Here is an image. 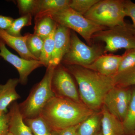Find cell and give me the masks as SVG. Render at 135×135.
Returning a JSON list of instances; mask_svg holds the SVG:
<instances>
[{
  "label": "cell",
  "mask_w": 135,
  "mask_h": 135,
  "mask_svg": "<svg viewBox=\"0 0 135 135\" xmlns=\"http://www.w3.org/2000/svg\"><path fill=\"white\" fill-rule=\"evenodd\" d=\"M101 111L95 112L80 123L77 130V135H97L101 130Z\"/></svg>",
  "instance_id": "cell-17"
},
{
  "label": "cell",
  "mask_w": 135,
  "mask_h": 135,
  "mask_svg": "<svg viewBox=\"0 0 135 135\" xmlns=\"http://www.w3.org/2000/svg\"><path fill=\"white\" fill-rule=\"evenodd\" d=\"M56 29L44 40L43 47L39 58V60L42 63L44 66L47 68L50 65L51 57L54 51Z\"/></svg>",
  "instance_id": "cell-22"
},
{
  "label": "cell",
  "mask_w": 135,
  "mask_h": 135,
  "mask_svg": "<svg viewBox=\"0 0 135 135\" xmlns=\"http://www.w3.org/2000/svg\"><path fill=\"white\" fill-rule=\"evenodd\" d=\"M16 1L21 16L31 15L35 16L37 15L40 0H18Z\"/></svg>",
  "instance_id": "cell-26"
},
{
  "label": "cell",
  "mask_w": 135,
  "mask_h": 135,
  "mask_svg": "<svg viewBox=\"0 0 135 135\" xmlns=\"http://www.w3.org/2000/svg\"><path fill=\"white\" fill-rule=\"evenodd\" d=\"M32 17L31 15H28L22 16L15 19L9 28L5 31L12 36L17 37L22 36L21 32L22 28L32 25Z\"/></svg>",
  "instance_id": "cell-23"
},
{
  "label": "cell",
  "mask_w": 135,
  "mask_h": 135,
  "mask_svg": "<svg viewBox=\"0 0 135 135\" xmlns=\"http://www.w3.org/2000/svg\"><path fill=\"white\" fill-rule=\"evenodd\" d=\"M19 79H10L4 84H0V114L7 113V108L12 103L20 99L16 91Z\"/></svg>",
  "instance_id": "cell-15"
},
{
  "label": "cell",
  "mask_w": 135,
  "mask_h": 135,
  "mask_svg": "<svg viewBox=\"0 0 135 135\" xmlns=\"http://www.w3.org/2000/svg\"><path fill=\"white\" fill-rule=\"evenodd\" d=\"M9 116L8 113L0 114V135H6L9 132Z\"/></svg>",
  "instance_id": "cell-29"
},
{
  "label": "cell",
  "mask_w": 135,
  "mask_h": 135,
  "mask_svg": "<svg viewBox=\"0 0 135 135\" xmlns=\"http://www.w3.org/2000/svg\"><path fill=\"white\" fill-rule=\"evenodd\" d=\"M97 135H103V134H102V131H101H101L99 132L98 134H97Z\"/></svg>",
  "instance_id": "cell-33"
},
{
  "label": "cell",
  "mask_w": 135,
  "mask_h": 135,
  "mask_svg": "<svg viewBox=\"0 0 135 135\" xmlns=\"http://www.w3.org/2000/svg\"><path fill=\"white\" fill-rule=\"evenodd\" d=\"M34 34L44 40L56 28L57 23L50 16H44L35 19Z\"/></svg>",
  "instance_id": "cell-18"
},
{
  "label": "cell",
  "mask_w": 135,
  "mask_h": 135,
  "mask_svg": "<svg viewBox=\"0 0 135 135\" xmlns=\"http://www.w3.org/2000/svg\"><path fill=\"white\" fill-rule=\"evenodd\" d=\"M103 42L104 54L112 53L121 49H135V30L133 25L126 23L122 25L107 28L93 35L92 41Z\"/></svg>",
  "instance_id": "cell-6"
},
{
  "label": "cell",
  "mask_w": 135,
  "mask_h": 135,
  "mask_svg": "<svg viewBox=\"0 0 135 135\" xmlns=\"http://www.w3.org/2000/svg\"><path fill=\"white\" fill-rule=\"evenodd\" d=\"M124 56L112 54H104L94 62L84 67L107 77H114L118 73L121 60Z\"/></svg>",
  "instance_id": "cell-12"
},
{
  "label": "cell",
  "mask_w": 135,
  "mask_h": 135,
  "mask_svg": "<svg viewBox=\"0 0 135 135\" xmlns=\"http://www.w3.org/2000/svg\"><path fill=\"white\" fill-rule=\"evenodd\" d=\"M27 36V33L20 37L12 36L5 30L0 29V39L16 50L21 57L27 60H39L31 54L27 49L26 43Z\"/></svg>",
  "instance_id": "cell-14"
},
{
  "label": "cell",
  "mask_w": 135,
  "mask_h": 135,
  "mask_svg": "<svg viewBox=\"0 0 135 135\" xmlns=\"http://www.w3.org/2000/svg\"><path fill=\"white\" fill-rule=\"evenodd\" d=\"M132 95L127 116L122 122L126 135H135V87Z\"/></svg>",
  "instance_id": "cell-21"
},
{
  "label": "cell",
  "mask_w": 135,
  "mask_h": 135,
  "mask_svg": "<svg viewBox=\"0 0 135 135\" xmlns=\"http://www.w3.org/2000/svg\"><path fill=\"white\" fill-rule=\"evenodd\" d=\"M55 67L50 65L47 68L41 80L34 86L26 99L19 104L24 119H32L40 116L47 103L55 97L51 86Z\"/></svg>",
  "instance_id": "cell-3"
},
{
  "label": "cell",
  "mask_w": 135,
  "mask_h": 135,
  "mask_svg": "<svg viewBox=\"0 0 135 135\" xmlns=\"http://www.w3.org/2000/svg\"><path fill=\"white\" fill-rule=\"evenodd\" d=\"M27 34L26 41L27 49L31 54L39 60L43 47L44 40L35 34Z\"/></svg>",
  "instance_id": "cell-25"
},
{
  "label": "cell",
  "mask_w": 135,
  "mask_h": 135,
  "mask_svg": "<svg viewBox=\"0 0 135 135\" xmlns=\"http://www.w3.org/2000/svg\"><path fill=\"white\" fill-rule=\"evenodd\" d=\"M9 131L14 135H33L29 126L26 124L20 110L19 104L16 101L9 105Z\"/></svg>",
  "instance_id": "cell-13"
},
{
  "label": "cell",
  "mask_w": 135,
  "mask_h": 135,
  "mask_svg": "<svg viewBox=\"0 0 135 135\" xmlns=\"http://www.w3.org/2000/svg\"><path fill=\"white\" fill-rule=\"evenodd\" d=\"M66 66L78 84L82 103L94 112L101 111L107 94L115 86L114 77L104 76L80 66Z\"/></svg>",
  "instance_id": "cell-1"
},
{
  "label": "cell",
  "mask_w": 135,
  "mask_h": 135,
  "mask_svg": "<svg viewBox=\"0 0 135 135\" xmlns=\"http://www.w3.org/2000/svg\"><path fill=\"white\" fill-rule=\"evenodd\" d=\"M124 0H99L84 16L97 24L111 28L126 24Z\"/></svg>",
  "instance_id": "cell-5"
},
{
  "label": "cell",
  "mask_w": 135,
  "mask_h": 135,
  "mask_svg": "<svg viewBox=\"0 0 135 135\" xmlns=\"http://www.w3.org/2000/svg\"><path fill=\"white\" fill-rule=\"evenodd\" d=\"M0 58H1V57H0Z\"/></svg>",
  "instance_id": "cell-35"
},
{
  "label": "cell",
  "mask_w": 135,
  "mask_h": 135,
  "mask_svg": "<svg viewBox=\"0 0 135 135\" xmlns=\"http://www.w3.org/2000/svg\"><path fill=\"white\" fill-rule=\"evenodd\" d=\"M103 54L104 47L96 44H93L92 46L86 45L80 40L75 32L71 31L70 48L61 63L66 65L84 67L92 64Z\"/></svg>",
  "instance_id": "cell-7"
},
{
  "label": "cell",
  "mask_w": 135,
  "mask_h": 135,
  "mask_svg": "<svg viewBox=\"0 0 135 135\" xmlns=\"http://www.w3.org/2000/svg\"><path fill=\"white\" fill-rule=\"evenodd\" d=\"M0 57L16 68L19 74L20 83H27L28 77L34 70L44 66L39 60H29L20 57L10 51L4 42L0 39Z\"/></svg>",
  "instance_id": "cell-10"
},
{
  "label": "cell",
  "mask_w": 135,
  "mask_h": 135,
  "mask_svg": "<svg viewBox=\"0 0 135 135\" xmlns=\"http://www.w3.org/2000/svg\"><path fill=\"white\" fill-rule=\"evenodd\" d=\"M45 16H49L58 24L79 33L89 46L93 44L92 37L95 33L107 28L86 18L70 7Z\"/></svg>",
  "instance_id": "cell-4"
},
{
  "label": "cell",
  "mask_w": 135,
  "mask_h": 135,
  "mask_svg": "<svg viewBox=\"0 0 135 135\" xmlns=\"http://www.w3.org/2000/svg\"><path fill=\"white\" fill-rule=\"evenodd\" d=\"M124 54V57L121 61L117 74L135 66V49L127 50Z\"/></svg>",
  "instance_id": "cell-28"
},
{
  "label": "cell",
  "mask_w": 135,
  "mask_h": 135,
  "mask_svg": "<svg viewBox=\"0 0 135 135\" xmlns=\"http://www.w3.org/2000/svg\"><path fill=\"white\" fill-rule=\"evenodd\" d=\"M24 120L31 129L33 135H52L53 129L40 116Z\"/></svg>",
  "instance_id": "cell-20"
},
{
  "label": "cell",
  "mask_w": 135,
  "mask_h": 135,
  "mask_svg": "<svg viewBox=\"0 0 135 135\" xmlns=\"http://www.w3.org/2000/svg\"><path fill=\"white\" fill-rule=\"evenodd\" d=\"M73 77L67 68L61 63L56 66L51 79L52 91L56 97L83 103Z\"/></svg>",
  "instance_id": "cell-8"
},
{
  "label": "cell",
  "mask_w": 135,
  "mask_h": 135,
  "mask_svg": "<svg viewBox=\"0 0 135 135\" xmlns=\"http://www.w3.org/2000/svg\"><path fill=\"white\" fill-rule=\"evenodd\" d=\"M114 78L115 86L122 87L135 86V66L118 74Z\"/></svg>",
  "instance_id": "cell-24"
},
{
  "label": "cell",
  "mask_w": 135,
  "mask_h": 135,
  "mask_svg": "<svg viewBox=\"0 0 135 135\" xmlns=\"http://www.w3.org/2000/svg\"><path fill=\"white\" fill-rule=\"evenodd\" d=\"M15 19L11 17L0 15V29L6 30L12 25Z\"/></svg>",
  "instance_id": "cell-32"
},
{
  "label": "cell",
  "mask_w": 135,
  "mask_h": 135,
  "mask_svg": "<svg viewBox=\"0 0 135 135\" xmlns=\"http://www.w3.org/2000/svg\"><path fill=\"white\" fill-rule=\"evenodd\" d=\"M71 34V29L57 23L55 32L54 51L50 65L56 66L61 63L70 48Z\"/></svg>",
  "instance_id": "cell-11"
},
{
  "label": "cell",
  "mask_w": 135,
  "mask_h": 135,
  "mask_svg": "<svg viewBox=\"0 0 135 135\" xmlns=\"http://www.w3.org/2000/svg\"><path fill=\"white\" fill-rule=\"evenodd\" d=\"M131 87L115 86L108 92L104 99L103 105L122 123L127 116L131 99Z\"/></svg>",
  "instance_id": "cell-9"
},
{
  "label": "cell",
  "mask_w": 135,
  "mask_h": 135,
  "mask_svg": "<svg viewBox=\"0 0 135 135\" xmlns=\"http://www.w3.org/2000/svg\"><path fill=\"white\" fill-rule=\"evenodd\" d=\"M126 16L130 17L133 22V26L135 30V3L129 0L125 1Z\"/></svg>",
  "instance_id": "cell-30"
},
{
  "label": "cell",
  "mask_w": 135,
  "mask_h": 135,
  "mask_svg": "<svg viewBox=\"0 0 135 135\" xmlns=\"http://www.w3.org/2000/svg\"><path fill=\"white\" fill-rule=\"evenodd\" d=\"M6 135H14L13 134H12V133H10V132H9L7 134H6Z\"/></svg>",
  "instance_id": "cell-34"
},
{
  "label": "cell",
  "mask_w": 135,
  "mask_h": 135,
  "mask_svg": "<svg viewBox=\"0 0 135 135\" xmlns=\"http://www.w3.org/2000/svg\"><path fill=\"white\" fill-rule=\"evenodd\" d=\"M79 125L59 130H53L52 135H77V130Z\"/></svg>",
  "instance_id": "cell-31"
},
{
  "label": "cell",
  "mask_w": 135,
  "mask_h": 135,
  "mask_svg": "<svg viewBox=\"0 0 135 135\" xmlns=\"http://www.w3.org/2000/svg\"><path fill=\"white\" fill-rule=\"evenodd\" d=\"M99 0H70L69 7L84 16Z\"/></svg>",
  "instance_id": "cell-27"
},
{
  "label": "cell",
  "mask_w": 135,
  "mask_h": 135,
  "mask_svg": "<svg viewBox=\"0 0 135 135\" xmlns=\"http://www.w3.org/2000/svg\"><path fill=\"white\" fill-rule=\"evenodd\" d=\"M70 0H40L35 19L70 7Z\"/></svg>",
  "instance_id": "cell-19"
},
{
  "label": "cell",
  "mask_w": 135,
  "mask_h": 135,
  "mask_svg": "<svg viewBox=\"0 0 135 135\" xmlns=\"http://www.w3.org/2000/svg\"><path fill=\"white\" fill-rule=\"evenodd\" d=\"M101 111V131L103 135H126L121 122L110 113L104 105Z\"/></svg>",
  "instance_id": "cell-16"
},
{
  "label": "cell",
  "mask_w": 135,
  "mask_h": 135,
  "mask_svg": "<svg viewBox=\"0 0 135 135\" xmlns=\"http://www.w3.org/2000/svg\"><path fill=\"white\" fill-rule=\"evenodd\" d=\"M95 112L83 103L54 97L47 103L40 116L53 130L79 125Z\"/></svg>",
  "instance_id": "cell-2"
}]
</instances>
